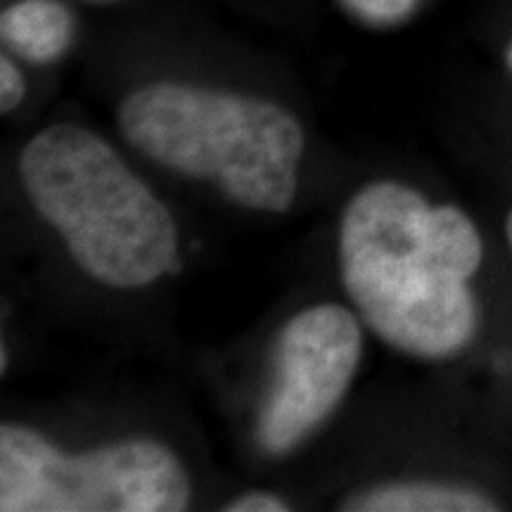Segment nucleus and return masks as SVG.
Returning <instances> with one entry per match:
<instances>
[{
    "mask_svg": "<svg viewBox=\"0 0 512 512\" xmlns=\"http://www.w3.org/2000/svg\"><path fill=\"white\" fill-rule=\"evenodd\" d=\"M505 230H508V242H510V247H512V211H510V216H508V223H505Z\"/></svg>",
    "mask_w": 512,
    "mask_h": 512,
    "instance_id": "nucleus-11",
    "label": "nucleus"
},
{
    "mask_svg": "<svg viewBox=\"0 0 512 512\" xmlns=\"http://www.w3.org/2000/svg\"><path fill=\"white\" fill-rule=\"evenodd\" d=\"M0 36L31 64H53L74 38V17L60 0H17L0 15Z\"/></svg>",
    "mask_w": 512,
    "mask_h": 512,
    "instance_id": "nucleus-6",
    "label": "nucleus"
},
{
    "mask_svg": "<svg viewBox=\"0 0 512 512\" xmlns=\"http://www.w3.org/2000/svg\"><path fill=\"white\" fill-rule=\"evenodd\" d=\"M339 3L370 27H394L413 15L418 0H339Z\"/></svg>",
    "mask_w": 512,
    "mask_h": 512,
    "instance_id": "nucleus-8",
    "label": "nucleus"
},
{
    "mask_svg": "<svg viewBox=\"0 0 512 512\" xmlns=\"http://www.w3.org/2000/svg\"><path fill=\"white\" fill-rule=\"evenodd\" d=\"M226 512H285L290 510L283 498L266 494V491H254V494H245L235 501H230L226 508Z\"/></svg>",
    "mask_w": 512,
    "mask_h": 512,
    "instance_id": "nucleus-10",
    "label": "nucleus"
},
{
    "mask_svg": "<svg viewBox=\"0 0 512 512\" xmlns=\"http://www.w3.org/2000/svg\"><path fill=\"white\" fill-rule=\"evenodd\" d=\"M351 512H489L494 501L477 491L441 484H387L349 498Z\"/></svg>",
    "mask_w": 512,
    "mask_h": 512,
    "instance_id": "nucleus-7",
    "label": "nucleus"
},
{
    "mask_svg": "<svg viewBox=\"0 0 512 512\" xmlns=\"http://www.w3.org/2000/svg\"><path fill=\"white\" fill-rule=\"evenodd\" d=\"M93 3H110V0H93Z\"/></svg>",
    "mask_w": 512,
    "mask_h": 512,
    "instance_id": "nucleus-13",
    "label": "nucleus"
},
{
    "mask_svg": "<svg viewBox=\"0 0 512 512\" xmlns=\"http://www.w3.org/2000/svg\"><path fill=\"white\" fill-rule=\"evenodd\" d=\"M482 256L479 230L465 211L432 207L403 183H368L344 209V287L368 328L403 354L448 358L472 342L470 280Z\"/></svg>",
    "mask_w": 512,
    "mask_h": 512,
    "instance_id": "nucleus-1",
    "label": "nucleus"
},
{
    "mask_svg": "<svg viewBox=\"0 0 512 512\" xmlns=\"http://www.w3.org/2000/svg\"><path fill=\"white\" fill-rule=\"evenodd\" d=\"M24 95H27V83H24L22 72L10 62V57L3 55L0 57V110H15Z\"/></svg>",
    "mask_w": 512,
    "mask_h": 512,
    "instance_id": "nucleus-9",
    "label": "nucleus"
},
{
    "mask_svg": "<svg viewBox=\"0 0 512 512\" xmlns=\"http://www.w3.org/2000/svg\"><path fill=\"white\" fill-rule=\"evenodd\" d=\"M190 491L181 460L157 441L64 456L29 427H0L3 512H178Z\"/></svg>",
    "mask_w": 512,
    "mask_h": 512,
    "instance_id": "nucleus-4",
    "label": "nucleus"
},
{
    "mask_svg": "<svg viewBox=\"0 0 512 512\" xmlns=\"http://www.w3.org/2000/svg\"><path fill=\"white\" fill-rule=\"evenodd\" d=\"M19 176L41 219L98 283L136 290L178 268L171 211L88 128H43L24 145Z\"/></svg>",
    "mask_w": 512,
    "mask_h": 512,
    "instance_id": "nucleus-2",
    "label": "nucleus"
},
{
    "mask_svg": "<svg viewBox=\"0 0 512 512\" xmlns=\"http://www.w3.org/2000/svg\"><path fill=\"white\" fill-rule=\"evenodd\" d=\"M508 67L512 69V46L508 48Z\"/></svg>",
    "mask_w": 512,
    "mask_h": 512,
    "instance_id": "nucleus-12",
    "label": "nucleus"
},
{
    "mask_svg": "<svg viewBox=\"0 0 512 512\" xmlns=\"http://www.w3.org/2000/svg\"><path fill=\"white\" fill-rule=\"evenodd\" d=\"M363 351L356 313L320 304L297 313L275 344V377L256 422V441L285 456L335 413Z\"/></svg>",
    "mask_w": 512,
    "mask_h": 512,
    "instance_id": "nucleus-5",
    "label": "nucleus"
},
{
    "mask_svg": "<svg viewBox=\"0 0 512 512\" xmlns=\"http://www.w3.org/2000/svg\"><path fill=\"white\" fill-rule=\"evenodd\" d=\"M128 143L245 209L285 214L299 188L304 128L285 107L254 95L159 81L119 105Z\"/></svg>",
    "mask_w": 512,
    "mask_h": 512,
    "instance_id": "nucleus-3",
    "label": "nucleus"
}]
</instances>
